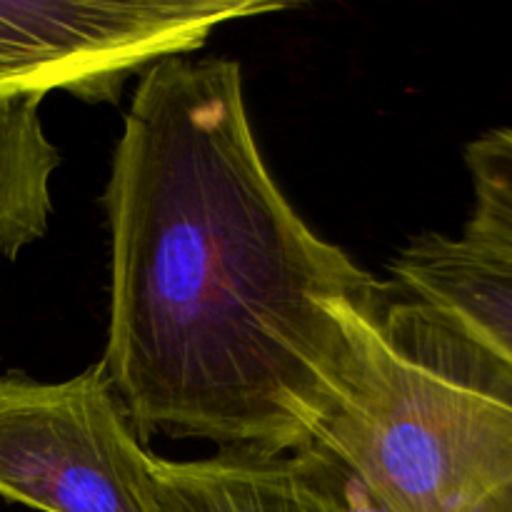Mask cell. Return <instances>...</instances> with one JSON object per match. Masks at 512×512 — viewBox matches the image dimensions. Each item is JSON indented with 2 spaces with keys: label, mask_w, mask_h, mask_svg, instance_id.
Masks as SVG:
<instances>
[{
  "label": "cell",
  "mask_w": 512,
  "mask_h": 512,
  "mask_svg": "<svg viewBox=\"0 0 512 512\" xmlns=\"http://www.w3.org/2000/svg\"><path fill=\"white\" fill-rule=\"evenodd\" d=\"M103 368L138 438L300 455L388 285L320 238L265 165L238 60L140 75L103 193Z\"/></svg>",
  "instance_id": "obj_1"
},
{
  "label": "cell",
  "mask_w": 512,
  "mask_h": 512,
  "mask_svg": "<svg viewBox=\"0 0 512 512\" xmlns=\"http://www.w3.org/2000/svg\"><path fill=\"white\" fill-rule=\"evenodd\" d=\"M305 453L380 512H455L512 483V365L390 283L353 325L343 393Z\"/></svg>",
  "instance_id": "obj_2"
},
{
  "label": "cell",
  "mask_w": 512,
  "mask_h": 512,
  "mask_svg": "<svg viewBox=\"0 0 512 512\" xmlns=\"http://www.w3.org/2000/svg\"><path fill=\"white\" fill-rule=\"evenodd\" d=\"M278 0H0V100L65 90L118 103L130 75L190 55L220 25L290 10Z\"/></svg>",
  "instance_id": "obj_3"
},
{
  "label": "cell",
  "mask_w": 512,
  "mask_h": 512,
  "mask_svg": "<svg viewBox=\"0 0 512 512\" xmlns=\"http://www.w3.org/2000/svg\"><path fill=\"white\" fill-rule=\"evenodd\" d=\"M0 498L40 512H160L150 453L103 363L0 378Z\"/></svg>",
  "instance_id": "obj_4"
},
{
  "label": "cell",
  "mask_w": 512,
  "mask_h": 512,
  "mask_svg": "<svg viewBox=\"0 0 512 512\" xmlns=\"http://www.w3.org/2000/svg\"><path fill=\"white\" fill-rule=\"evenodd\" d=\"M160 512H380L365 495L348 503L333 468L313 453L268 455L220 450L205 460L150 455Z\"/></svg>",
  "instance_id": "obj_5"
},
{
  "label": "cell",
  "mask_w": 512,
  "mask_h": 512,
  "mask_svg": "<svg viewBox=\"0 0 512 512\" xmlns=\"http://www.w3.org/2000/svg\"><path fill=\"white\" fill-rule=\"evenodd\" d=\"M405 293L453 315L512 365V265L463 238L418 235L390 265Z\"/></svg>",
  "instance_id": "obj_6"
},
{
  "label": "cell",
  "mask_w": 512,
  "mask_h": 512,
  "mask_svg": "<svg viewBox=\"0 0 512 512\" xmlns=\"http://www.w3.org/2000/svg\"><path fill=\"white\" fill-rule=\"evenodd\" d=\"M40 105V95L0 100V258L8 260L43 238L53 215L50 180L60 153L45 135Z\"/></svg>",
  "instance_id": "obj_7"
},
{
  "label": "cell",
  "mask_w": 512,
  "mask_h": 512,
  "mask_svg": "<svg viewBox=\"0 0 512 512\" xmlns=\"http://www.w3.org/2000/svg\"><path fill=\"white\" fill-rule=\"evenodd\" d=\"M465 165L475 205L460 238L512 265V128H493L470 140Z\"/></svg>",
  "instance_id": "obj_8"
},
{
  "label": "cell",
  "mask_w": 512,
  "mask_h": 512,
  "mask_svg": "<svg viewBox=\"0 0 512 512\" xmlns=\"http://www.w3.org/2000/svg\"><path fill=\"white\" fill-rule=\"evenodd\" d=\"M455 512H512V483L505 488L495 490L488 498L478 500V503L468 505V508H460Z\"/></svg>",
  "instance_id": "obj_9"
}]
</instances>
